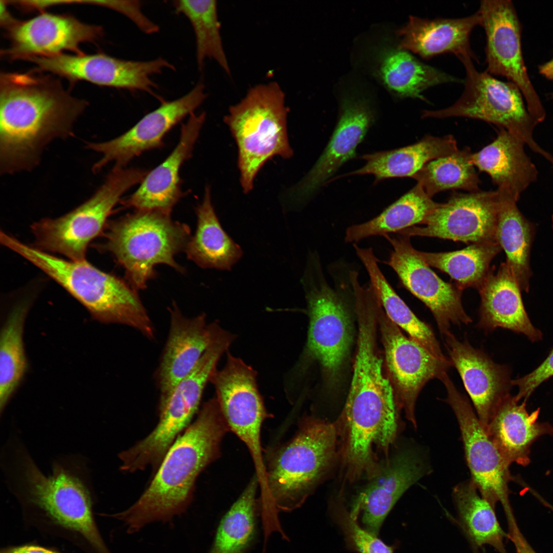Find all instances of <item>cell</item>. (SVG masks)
<instances>
[{
	"label": "cell",
	"mask_w": 553,
	"mask_h": 553,
	"mask_svg": "<svg viewBox=\"0 0 553 553\" xmlns=\"http://www.w3.org/2000/svg\"><path fill=\"white\" fill-rule=\"evenodd\" d=\"M87 104L50 76L1 73V173L13 174L35 167L48 144L73 135L74 124Z\"/></svg>",
	"instance_id": "6da1fadb"
},
{
	"label": "cell",
	"mask_w": 553,
	"mask_h": 553,
	"mask_svg": "<svg viewBox=\"0 0 553 553\" xmlns=\"http://www.w3.org/2000/svg\"><path fill=\"white\" fill-rule=\"evenodd\" d=\"M357 317L358 335L353 373L339 421L344 433L346 473L353 477L369 476L377 470L379 464L374 447L388 455L397 436L399 410L377 352L376 318L367 312Z\"/></svg>",
	"instance_id": "7a4b0ae2"
},
{
	"label": "cell",
	"mask_w": 553,
	"mask_h": 553,
	"mask_svg": "<svg viewBox=\"0 0 553 553\" xmlns=\"http://www.w3.org/2000/svg\"><path fill=\"white\" fill-rule=\"evenodd\" d=\"M229 429L216 397L202 405L195 420L170 447L147 487L126 509L112 515L123 522L127 534L154 522L172 521L192 503L201 473L220 455Z\"/></svg>",
	"instance_id": "3957f363"
},
{
	"label": "cell",
	"mask_w": 553,
	"mask_h": 553,
	"mask_svg": "<svg viewBox=\"0 0 553 553\" xmlns=\"http://www.w3.org/2000/svg\"><path fill=\"white\" fill-rule=\"evenodd\" d=\"M5 247L37 267L78 301L101 323L134 328L155 337L154 325L135 289L122 279L101 271L87 260L67 261L8 236Z\"/></svg>",
	"instance_id": "277c9868"
},
{
	"label": "cell",
	"mask_w": 553,
	"mask_h": 553,
	"mask_svg": "<svg viewBox=\"0 0 553 553\" xmlns=\"http://www.w3.org/2000/svg\"><path fill=\"white\" fill-rule=\"evenodd\" d=\"M339 431L338 422L307 417L291 439L269 451L263 518L275 520L278 511H291L303 503L332 463Z\"/></svg>",
	"instance_id": "5b68a950"
},
{
	"label": "cell",
	"mask_w": 553,
	"mask_h": 553,
	"mask_svg": "<svg viewBox=\"0 0 553 553\" xmlns=\"http://www.w3.org/2000/svg\"><path fill=\"white\" fill-rule=\"evenodd\" d=\"M285 94L272 81L251 87L224 117L238 147V165L243 192H250L255 178L268 160L290 158Z\"/></svg>",
	"instance_id": "8992f818"
},
{
	"label": "cell",
	"mask_w": 553,
	"mask_h": 553,
	"mask_svg": "<svg viewBox=\"0 0 553 553\" xmlns=\"http://www.w3.org/2000/svg\"><path fill=\"white\" fill-rule=\"evenodd\" d=\"M190 233L189 226L173 221L171 214L136 210L108 224L103 247L124 269L131 286L143 289L155 276L157 264L184 271L174 258L185 250Z\"/></svg>",
	"instance_id": "52a82bcc"
},
{
	"label": "cell",
	"mask_w": 553,
	"mask_h": 553,
	"mask_svg": "<svg viewBox=\"0 0 553 553\" xmlns=\"http://www.w3.org/2000/svg\"><path fill=\"white\" fill-rule=\"evenodd\" d=\"M459 59L466 73L463 93L448 108L422 111V118L462 117L494 124L518 137L553 166V155L540 146L534 137V129L539 123L528 111L519 88L512 82L498 80L486 71H478L469 56Z\"/></svg>",
	"instance_id": "ba28073f"
},
{
	"label": "cell",
	"mask_w": 553,
	"mask_h": 553,
	"mask_svg": "<svg viewBox=\"0 0 553 553\" xmlns=\"http://www.w3.org/2000/svg\"><path fill=\"white\" fill-rule=\"evenodd\" d=\"M148 171L139 168L113 167L93 195L69 212L45 218L31 226L36 248L62 254L70 260H86L88 246L101 233L121 196L141 183Z\"/></svg>",
	"instance_id": "9c48e42d"
},
{
	"label": "cell",
	"mask_w": 553,
	"mask_h": 553,
	"mask_svg": "<svg viewBox=\"0 0 553 553\" xmlns=\"http://www.w3.org/2000/svg\"><path fill=\"white\" fill-rule=\"evenodd\" d=\"M19 463L20 487L29 501L56 523L80 534L100 553H110L94 520L88 491L78 478L58 465L46 476L27 455Z\"/></svg>",
	"instance_id": "30bf717a"
},
{
	"label": "cell",
	"mask_w": 553,
	"mask_h": 553,
	"mask_svg": "<svg viewBox=\"0 0 553 553\" xmlns=\"http://www.w3.org/2000/svg\"><path fill=\"white\" fill-rule=\"evenodd\" d=\"M309 326L307 352L330 373L339 369L351 342V327L344 301L343 287L332 288L324 275L320 259L309 258L302 279Z\"/></svg>",
	"instance_id": "8fae6325"
},
{
	"label": "cell",
	"mask_w": 553,
	"mask_h": 553,
	"mask_svg": "<svg viewBox=\"0 0 553 553\" xmlns=\"http://www.w3.org/2000/svg\"><path fill=\"white\" fill-rule=\"evenodd\" d=\"M447 392L446 402L459 424L471 480L480 495L494 508L500 502L505 515L513 512L509 482L514 479L511 464L502 455L479 420L467 398L444 373L440 378Z\"/></svg>",
	"instance_id": "7c38bea8"
},
{
	"label": "cell",
	"mask_w": 553,
	"mask_h": 553,
	"mask_svg": "<svg viewBox=\"0 0 553 553\" xmlns=\"http://www.w3.org/2000/svg\"><path fill=\"white\" fill-rule=\"evenodd\" d=\"M486 34L485 55L491 75L506 77L521 91L528 111L538 122L545 110L528 76L523 57L522 27L510 0H484L478 10Z\"/></svg>",
	"instance_id": "4fadbf2b"
},
{
	"label": "cell",
	"mask_w": 553,
	"mask_h": 553,
	"mask_svg": "<svg viewBox=\"0 0 553 553\" xmlns=\"http://www.w3.org/2000/svg\"><path fill=\"white\" fill-rule=\"evenodd\" d=\"M227 361L216 370L209 381L214 386L216 399L229 431L248 448L259 473L264 474L261 431L268 417L257 384V372L241 359L227 353Z\"/></svg>",
	"instance_id": "5bb4252c"
},
{
	"label": "cell",
	"mask_w": 553,
	"mask_h": 553,
	"mask_svg": "<svg viewBox=\"0 0 553 553\" xmlns=\"http://www.w3.org/2000/svg\"><path fill=\"white\" fill-rule=\"evenodd\" d=\"M389 379L399 410L416 427L415 403L419 393L430 380L439 379L452 366L450 360L440 359L410 337L387 316L379 305L377 314Z\"/></svg>",
	"instance_id": "9a60e30c"
},
{
	"label": "cell",
	"mask_w": 553,
	"mask_h": 553,
	"mask_svg": "<svg viewBox=\"0 0 553 553\" xmlns=\"http://www.w3.org/2000/svg\"><path fill=\"white\" fill-rule=\"evenodd\" d=\"M392 250L386 263L396 273L402 285L432 312L443 335L452 325H468L472 318L461 302L462 290L441 280L418 255L410 237L399 233L382 236Z\"/></svg>",
	"instance_id": "2e32d148"
},
{
	"label": "cell",
	"mask_w": 553,
	"mask_h": 553,
	"mask_svg": "<svg viewBox=\"0 0 553 553\" xmlns=\"http://www.w3.org/2000/svg\"><path fill=\"white\" fill-rule=\"evenodd\" d=\"M498 208L497 190L455 193L427 216L422 227L414 226L397 233L466 243L497 241Z\"/></svg>",
	"instance_id": "e0dca14e"
},
{
	"label": "cell",
	"mask_w": 553,
	"mask_h": 553,
	"mask_svg": "<svg viewBox=\"0 0 553 553\" xmlns=\"http://www.w3.org/2000/svg\"><path fill=\"white\" fill-rule=\"evenodd\" d=\"M37 69L57 75L70 82L84 80L109 87L152 93L155 84L151 77L164 69H173L168 61L158 58L150 61L126 60L102 53L32 57Z\"/></svg>",
	"instance_id": "ac0fdd59"
},
{
	"label": "cell",
	"mask_w": 553,
	"mask_h": 553,
	"mask_svg": "<svg viewBox=\"0 0 553 553\" xmlns=\"http://www.w3.org/2000/svg\"><path fill=\"white\" fill-rule=\"evenodd\" d=\"M204 84L198 83L190 92L175 100L164 102L144 116L130 130L110 140L87 142L86 147L101 154L92 171L99 172L110 162L114 167L125 168L135 157L161 147L166 134L188 115H190L206 98Z\"/></svg>",
	"instance_id": "d6986e66"
},
{
	"label": "cell",
	"mask_w": 553,
	"mask_h": 553,
	"mask_svg": "<svg viewBox=\"0 0 553 553\" xmlns=\"http://www.w3.org/2000/svg\"><path fill=\"white\" fill-rule=\"evenodd\" d=\"M7 28L11 44L2 54L11 59L51 56L65 51L81 54V44L94 42L102 34L99 26L48 13L23 22L15 20Z\"/></svg>",
	"instance_id": "ffe728a7"
},
{
	"label": "cell",
	"mask_w": 553,
	"mask_h": 553,
	"mask_svg": "<svg viewBox=\"0 0 553 553\" xmlns=\"http://www.w3.org/2000/svg\"><path fill=\"white\" fill-rule=\"evenodd\" d=\"M430 471L423 456L412 449L400 451L381 464L355 499L351 516L361 513L363 528L377 536L394 505L413 484Z\"/></svg>",
	"instance_id": "44dd1931"
},
{
	"label": "cell",
	"mask_w": 553,
	"mask_h": 553,
	"mask_svg": "<svg viewBox=\"0 0 553 553\" xmlns=\"http://www.w3.org/2000/svg\"><path fill=\"white\" fill-rule=\"evenodd\" d=\"M452 366L458 372L484 428L502 400L509 393V372L466 340H458L451 332L443 335Z\"/></svg>",
	"instance_id": "7402d4cb"
},
{
	"label": "cell",
	"mask_w": 553,
	"mask_h": 553,
	"mask_svg": "<svg viewBox=\"0 0 553 553\" xmlns=\"http://www.w3.org/2000/svg\"><path fill=\"white\" fill-rule=\"evenodd\" d=\"M168 310L169 332L155 376L160 396L167 394L193 369L220 327L216 323L207 324L205 313L184 316L175 303Z\"/></svg>",
	"instance_id": "603a6c76"
},
{
	"label": "cell",
	"mask_w": 553,
	"mask_h": 553,
	"mask_svg": "<svg viewBox=\"0 0 553 553\" xmlns=\"http://www.w3.org/2000/svg\"><path fill=\"white\" fill-rule=\"evenodd\" d=\"M205 113L189 115L181 130L179 142L171 154L148 172L139 188L124 199L122 205L136 210H159L171 214L183 195L179 171L189 159L205 120Z\"/></svg>",
	"instance_id": "cb8c5ba5"
},
{
	"label": "cell",
	"mask_w": 553,
	"mask_h": 553,
	"mask_svg": "<svg viewBox=\"0 0 553 553\" xmlns=\"http://www.w3.org/2000/svg\"><path fill=\"white\" fill-rule=\"evenodd\" d=\"M478 289L481 297L479 328L485 331L507 329L524 335L532 342L542 339L541 332L526 313L522 290L506 262L490 270Z\"/></svg>",
	"instance_id": "d4e9b609"
},
{
	"label": "cell",
	"mask_w": 553,
	"mask_h": 553,
	"mask_svg": "<svg viewBox=\"0 0 553 553\" xmlns=\"http://www.w3.org/2000/svg\"><path fill=\"white\" fill-rule=\"evenodd\" d=\"M480 23L478 11L471 15L457 18L428 19L410 16L406 25L396 31L400 37L398 48L410 51L425 59L451 53L458 59L469 56L478 61L470 39L473 30Z\"/></svg>",
	"instance_id": "484cf974"
},
{
	"label": "cell",
	"mask_w": 553,
	"mask_h": 553,
	"mask_svg": "<svg viewBox=\"0 0 553 553\" xmlns=\"http://www.w3.org/2000/svg\"><path fill=\"white\" fill-rule=\"evenodd\" d=\"M368 106L361 101L343 102L341 115L327 146L297 187V197L306 199L315 192L346 162L355 156L373 120Z\"/></svg>",
	"instance_id": "4316f807"
},
{
	"label": "cell",
	"mask_w": 553,
	"mask_h": 553,
	"mask_svg": "<svg viewBox=\"0 0 553 553\" xmlns=\"http://www.w3.org/2000/svg\"><path fill=\"white\" fill-rule=\"evenodd\" d=\"M507 395L498 407L485 429L502 455L511 464L523 466L530 462L533 443L544 435H553V427L538 420L540 410L527 412L526 401Z\"/></svg>",
	"instance_id": "83f0119b"
},
{
	"label": "cell",
	"mask_w": 553,
	"mask_h": 553,
	"mask_svg": "<svg viewBox=\"0 0 553 553\" xmlns=\"http://www.w3.org/2000/svg\"><path fill=\"white\" fill-rule=\"evenodd\" d=\"M499 129L491 143L472 153V162L480 172L490 176L497 189L519 199L536 181L538 171L525 152V144L505 129Z\"/></svg>",
	"instance_id": "f1b7e54d"
},
{
	"label": "cell",
	"mask_w": 553,
	"mask_h": 553,
	"mask_svg": "<svg viewBox=\"0 0 553 553\" xmlns=\"http://www.w3.org/2000/svg\"><path fill=\"white\" fill-rule=\"evenodd\" d=\"M458 150L455 138L427 135L412 144L363 155L365 164L348 175H372L376 181L391 178H412L428 162Z\"/></svg>",
	"instance_id": "f546056e"
},
{
	"label": "cell",
	"mask_w": 553,
	"mask_h": 553,
	"mask_svg": "<svg viewBox=\"0 0 553 553\" xmlns=\"http://www.w3.org/2000/svg\"><path fill=\"white\" fill-rule=\"evenodd\" d=\"M196 213V232L184 250L187 258L202 268L230 270L242 257V250L222 228L211 203L208 186Z\"/></svg>",
	"instance_id": "4dcf8cb0"
},
{
	"label": "cell",
	"mask_w": 553,
	"mask_h": 553,
	"mask_svg": "<svg viewBox=\"0 0 553 553\" xmlns=\"http://www.w3.org/2000/svg\"><path fill=\"white\" fill-rule=\"evenodd\" d=\"M498 208L496 239L506 256L510 267L522 291H529L531 271L530 254L534 227L521 212L519 199L510 193L497 189Z\"/></svg>",
	"instance_id": "1f68e13d"
},
{
	"label": "cell",
	"mask_w": 553,
	"mask_h": 553,
	"mask_svg": "<svg viewBox=\"0 0 553 553\" xmlns=\"http://www.w3.org/2000/svg\"><path fill=\"white\" fill-rule=\"evenodd\" d=\"M356 253L370 277V284L388 318L409 337L436 357L447 360L431 327L420 320L390 285L380 269L371 248L353 244Z\"/></svg>",
	"instance_id": "d6a6232c"
},
{
	"label": "cell",
	"mask_w": 553,
	"mask_h": 553,
	"mask_svg": "<svg viewBox=\"0 0 553 553\" xmlns=\"http://www.w3.org/2000/svg\"><path fill=\"white\" fill-rule=\"evenodd\" d=\"M426 193L418 183L386 208L381 214L367 222L349 226L345 240L356 243L375 236L398 232L421 224L439 205Z\"/></svg>",
	"instance_id": "836d02e7"
},
{
	"label": "cell",
	"mask_w": 553,
	"mask_h": 553,
	"mask_svg": "<svg viewBox=\"0 0 553 553\" xmlns=\"http://www.w3.org/2000/svg\"><path fill=\"white\" fill-rule=\"evenodd\" d=\"M380 71L386 86L397 95L423 101H427L423 92L431 87L462 82L461 79L421 61L408 51L398 47L385 55Z\"/></svg>",
	"instance_id": "e575fe53"
},
{
	"label": "cell",
	"mask_w": 553,
	"mask_h": 553,
	"mask_svg": "<svg viewBox=\"0 0 553 553\" xmlns=\"http://www.w3.org/2000/svg\"><path fill=\"white\" fill-rule=\"evenodd\" d=\"M452 496L459 520L473 544L488 545L500 553H506L503 540L507 535L499 523L495 508L482 497L473 481L458 484Z\"/></svg>",
	"instance_id": "d590c367"
},
{
	"label": "cell",
	"mask_w": 553,
	"mask_h": 553,
	"mask_svg": "<svg viewBox=\"0 0 553 553\" xmlns=\"http://www.w3.org/2000/svg\"><path fill=\"white\" fill-rule=\"evenodd\" d=\"M259 479H250L221 519L208 553H245L258 535L256 493Z\"/></svg>",
	"instance_id": "8d00e7d4"
},
{
	"label": "cell",
	"mask_w": 553,
	"mask_h": 553,
	"mask_svg": "<svg viewBox=\"0 0 553 553\" xmlns=\"http://www.w3.org/2000/svg\"><path fill=\"white\" fill-rule=\"evenodd\" d=\"M501 248L497 241L473 243L459 250L428 252L417 250L429 266L447 273L463 289H478L490 271V265Z\"/></svg>",
	"instance_id": "74e56055"
},
{
	"label": "cell",
	"mask_w": 553,
	"mask_h": 553,
	"mask_svg": "<svg viewBox=\"0 0 553 553\" xmlns=\"http://www.w3.org/2000/svg\"><path fill=\"white\" fill-rule=\"evenodd\" d=\"M30 302L24 300L12 309L0 335V410L5 409L27 368L23 342L25 322Z\"/></svg>",
	"instance_id": "f35d334b"
},
{
	"label": "cell",
	"mask_w": 553,
	"mask_h": 553,
	"mask_svg": "<svg viewBox=\"0 0 553 553\" xmlns=\"http://www.w3.org/2000/svg\"><path fill=\"white\" fill-rule=\"evenodd\" d=\"M469 147L426 163L412 178L419 183L431 198L441 192L463 189L479 191L480 179L472 159Z\"/></svg>",
	"instance_id": "ab89813d"
},
{
	"label": "cell",
	"mask_w": 553,
	"mask_h": 553,
	"mask_svg": "<svg viewBox=\"0 0 553 553\" xmlns=\"http://www.w3.org/2000/svg\"><path fill=\"white\" fill-rule=\"evenodd\" d=\"M176 12L190 22L195 35L196 58L201 69L207 58L214 59L227 74L230 69L220 33L217 2L179 0L173 2Z\"/></svg>",
	"instance_id": "60d3db41"
},
{
	"label": "cell",
	"mask_w": 553,
	"mask_h": 553,
	"mask_svg": "<svg viewBox=\"0 0 553 553\" xmlns=\"http://www.w3.org/2000/svg\"><path fill=\"white\" fill-rule=\"evenodd\" d=\"M336 519L348 543L359 553H393L391 547L360 526L350 513L339 511Z\"/></svg>",
	"instance_id": "b9f144b4"
},
{
	"label": "cell",
	"mask_w": 553,
	"mask_h": 553,
	"mask_svg": "<svg viewBox=\"0 0 553 553\" xmlns=\"http://www.w3.org/2000/svg\"><path fill=\"white\" fill-rule=\"evenodd\" d=\"M553 376V348L543 361L534 370L525 376L512 380L518 392L516 395L519 400L525 401L542 383Z\"/></svg>",
	"instance_id": "7bdbcfd3"
},
{
	"label": "cell",
	"mask_w": 553,
	"mask_h": 553,
	"mask_svg": "<svg viewBox=\"0 0 553 553\" xmlns=\"http://www.w3.org/2000/svg\"><path fill=\"white\" fill-rule=\"evenodd\" d=\"M506 519L508 527L507 537L513 543L516 553H536L521 533L514 515Z\"/></svg>",
	"instance_id": "ee69618b"
},
{
	"label": "cell",
	"mask_w": 553,
	"mask_h": 553,
	"mask_svg": "<svg viewBox=\"0 0 553 553\" xmlns=\"http://www.w3.org/2000/svg\"><path fill=\"white\" fill-rule=\"evenodd\" d=\"M2 553H59L41 546L26 545L4 550Z\"/></svg>",
	"instance_id": "f6af8a7d"
},
{
	"label": "cell",
	"mask_w": 553,
	"mask_h": 553,
	"mask_svg": "<svg viewBox=\"0 0 553 553\" xmlns=\"http://www.w3.org/2000/svg\"><path fill=\"white\" fill-rule=\"evenodd\" d=\"M539 73L546 79L553 81V58L538 67Z\"/></svg>",
	"instance_id": "bcb514c9"
},
{
	"label": "cell",
	"mask_w": 553,
	"mask_h": 553,
	"mask_svg": "<svg viewBox=\"0 0 553 553\" xmlns=\"http://www.w3.org/2000/svg\"><path fill=\"white\" fill-rule=\"evenodd\" d=\"M539 500L546 506L549 508L551 511H553V506L550 504L546 501L543 498L541 497L540 498Z\"/></svg>",
	"instance_id": "7dc6e473"
},
{
	"label": "cell",
	"mask_w": 553,
	"mask_h": 553,
	"mask_svg": "<svg viewBox=\"0 0 553 553\" xmlns=\"http://www.w3.org/2000/svg\"><path fill=\"white\" fill-rule=\"evenodd\" d=\"M550 98L553 100V92L549 94Z\"/></svg>",
	"instance_id": "c3c4849f"
},
{
	"label": "cell",
	"mask_w": 553,
	"mask_h": 553,
	"mask_svg": "<svg viewBox=\"0 0 553 553\" xmlns=\"http://www.w3.org/2000/svg\"><path fill=\"white\" fill-rule=\"evenodd\" d=\"M552 229H553V215L552 216Z\"/></svg>",
	"instance_id": "681fc988"
}]
</instances>
